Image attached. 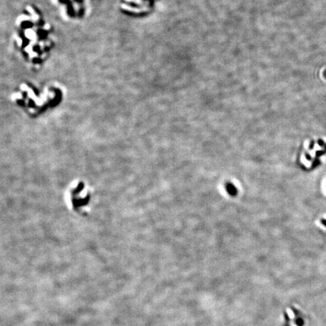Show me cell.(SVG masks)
Returning <instances> with one entry per match:
<instances>
[{
    "label": "cell",
    "instance_id": "cell-1",
    "mask_svg": "<svg viewBox=\"0 0 326 326\" xmlns=\"http://www.w3.org/2000/svg\"><path fill=\"white\" fill-rule=\"evenodd\" d=\"M71 204L75 211L80 210L87 206L90 201L91 195L83 182H79L70 190Z\"/></svg>",
    "mask_w": 326,
    "mask_h": 326
},
{
    "label": "cell",
    "instance_id": "cell-2",
    "mask_svg": "<svg viewBox=\"0 0 326 326\" xmlns=\"http://www.w3.org/2000/svg\"><path fill=\"white\" fill-rule=\"evenodd\" d=\"M322 223L326 227V220H322Z\"/></svg>",
    "mask_w": 326,
    "mask_h": 326
}]
</instances>
